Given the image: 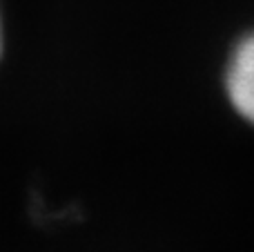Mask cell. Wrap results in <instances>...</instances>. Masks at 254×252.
I'll return each mask as SVG.
<instances>
[{
	"instance_id": "1",
	"label": "cell",
	"mask_w": 254,
	"mask_h": 252,
	"mask_svg": "<svg viewBox=\"0 0 254 252\" xmlns=\"http://www.w3.org/2000/svg\"><path fill=\"white\" fill-rule=\"evenodd\" d=\"M223 85L232 110L254 127V31L243 36L230 52Z\"/></svg>"
},
{
	"instance_id": "2",
	"label": "cell",
	"mask_w": 254,
	"mask_h": 252,
	"mask_svg": "<svg viewBox=\"0 0 254 252\" xmlns=\"http://www.w3.org/2000/svg\"><path fill=\"white\" fill-rule=\"evenodd\" d=\"M0 52H2V34H0Z\"/></svg>"
}]
</instances>
